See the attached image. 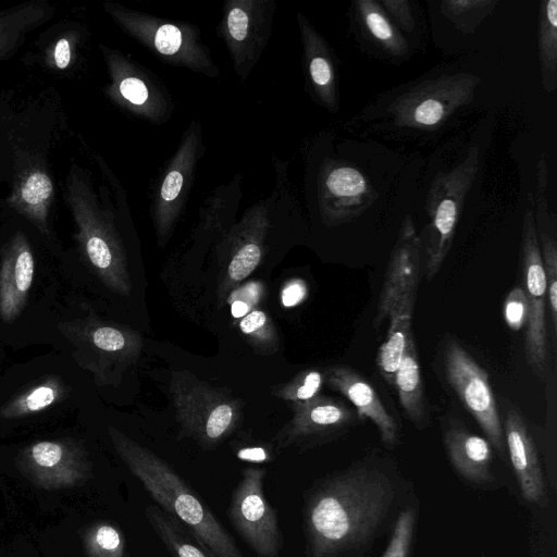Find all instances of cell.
Returning <instances> with one entry per match:
<instances>
[{"mask_svg": "<svg viewBox=\"0 0 557 557\" xmlns=\"http://www.w3.org/2000/svg\"><path fill=\"white\" fill-rule=\"evenodd\" d=\"M381 471L349 469L314 483L305 495L306 557H349L371 543L393 505Z\"/></svg>", "mask_w": 557, "mask_h": 557, "instance_id": "cell-1", "label": "cell"}, {"mask_svg": "<svg viewBox=\"0 0 557 557\" xmlns=\"http://www.w3.org/2000/svg\"><path fill=\"white\" fill-rule=\"evenodd\" d=\"M108 434L122 461L163 511L216 557H245L207 504L165 460L113 426Z\"/></svg>", "mask_w": 557, "mask_h": 557, "instance_id": "cell-2", "label": "cell"}, {"mask_svg": "<svg viewBox=\"0 0 557 557\" xmlns=\"http://www.w3.org/2000/svg\"><path fill=\"white\" fill-rule=\"evenodd\" d=\"M66 201L76 224L81 251L94 272L111 290L128 296L131 278L112 214L100 207L91 186L75 169L66 178Z\"/></svg>", "mask_w": 557, "mask_h": 557, "instance_id": "cell-3", "label": "cell"}, {"mask_svg": "<svg viewBox=\"0 0 557 557\" xmlns=\"http://www.w3.org/2000/svg\"><path fill=\"white\" fill-rule=\"evenodd\" d=\"M480 163V151L472 147L465 160L448 172L438 173L426 198L429 223L420 237L424 276L431 281L442 268L450 249L460 218Z\"/></svg>", "mask_w": 557, "mask_h": 557, "instance_id": "cell-4", "label": "cell"}, {"mask_svg": "<svg viewBox=\"0 0 557 557\" xmlns=\"http://www.w3.org/2000/svg\"><path fill=\"white\" fill-rule=\"evenodd\" d=\"M479 84L480 78L469 73L419 81L389 101L387 116L397 128L435 131L472 101Z\"/></svg>", "mask_w": 557, "mask_h": 557, "instance_id": "cell-5", "label": "cell"}, {"mask_svg": "<svg viewBox=\"0 0 557 557\" xmlns=\"http://www.w3.org/2000/svg\"><path fill=\"white\" fill-rule=\"evenodd\" d=\"M103 7L125 33L159 54L163 61L210 77L219 74L195 27L165 22L113 2H107Z\"/></svg>", "mask_w": 557, "mask_h": 557, "instance_id": "cell-6", "label": "cell"}, {"mask_svg": "<svg viewBox=\"0 0 557 557\" xmlns=\"http://www.w3.org/2000/svg\"><path fill=\"white\" fill-rule=\"evenodd\" d=\"M171 391L183 429L203 449L214 448L232 432L238 406L230 397L185 373L174 374Z\"/></svg>", "mask_w": 557, "mask_h": 557, "instance_id": "cell-7", "label": "cell"}, {"mask_svg": "<svg viewBox=\"0 0 557 557\" xmlns=\"http://www.w3.org/2000/svg\"><path fill=\"white\" fill-rule=\"evenodd\" d=\"M265 475L263 468H244L232 494L227 517L258 557H280L282 534L276 510L264 495Z\"/></svg>", "mask_w": 557, "mask_h": 557, "instance_id": "cell-8", "label": "cell"}, {"mask_svg": "<svg viewBox=\"0 0 557 557\" xmlns=\"http://www.w3.org/2000/svg\"><path fill=\"white\" fill-rule=\"evenodd\" d=\"M522 272L528 301L524 348L529 366L540 381L548 370L546 324V278L539 246L533 208L528 209L522 225Z\"/></svg>", "mask_w": 557, "mask_h": 557, "instance_id": "cell-9", "label": "cell"}, {"mask_svg": "<svg viewBox=\"0 0 557 557\" xmlns=\"http://www.w3.org/2000/svg\"><path fill=\"white\" fill-rule=\"evenodd\" d=\"M445 370L449 384L467 410L499 453L505 450L503 423L487 372L456 342L445 350Z\"/></svg>", "mask_w": 557, "mask_h": 557, "instance_id": "cell-10", "label": "cell"}, {"mask_svg": "<svg viewBox=\"0 0 557 557\" xmlns=\"http://www.w3.org/2000/svg\"><path fill=\"white\" fill-rule=\"evenodd\" d=\"M17 466L35 485L44 490L82 485L92 472L88 451L73 438L33 443L21 451Z\"/></svg>", "mask_w": 557, "mask_h": 557, "instance_id": "cell-11", "label": "cell"}, {"mask_svg": "<svg viewBox=\"0 0 557 557\" xmlns=\"http://www.w3.org/2000/svg\"><path fill=\"white\" fill-rule=\"evenodd\" d=\"M274 11V1L268 0L226 3L222 35L242 79L250 73L267 45Z\"/></svg>", "mask_w": 557, "mask_h": 557, "instance_id": "cell-12", "label": "cell"}, {"mask_svg": "<svg viewBox=\"0 0 557 557\" xmlns=\"http://www.w3.org/2000/svg\"><path fill=\"white\" fill-rule=\"evenodd\" d=\"M59 329L75 347L77 362L94 373L98 384L104 383L109 362L128 361L140 345L136 334L92 318L62 323Z\"/></svg>", "mask_w": 557, "mask_h": 557, "instance_id": "cell-13", "label": "cell"}, {"mask_svg": "<svg viewBox=\"0 0 557 557\" xmlns=\"http://www.w3.org/2000/svg\"><path fill=\"white\" fill-rule=\"evenodd\" d=\"M202 151L201 127L198 122H193L166 169L153 201L152 219L160 244L174 227Z\"/></svg>", "mask_w": 557, "mask_h": 557, "instance_id": "cell-14", "label": "cell"}, {"mask_svg": "<svg viewBox=\"0 0 557 557\" xmlns=\"http://www.w3.org/2000/svg\"><path fill=\"white\" fill-rule=\"evenodd\" d=\"M374 200V191L357 168L325 160L318 176V203L323 221L337 225L360 215Z\"/></svg>", "mask_w": 557, "mask_h": 557, "instance_id": "cell-15", "label": "cell"}, {"mask_svg": "<svg viewBox=\"0 0 557 557\" xmlns=\"http://www.w3.org/2000/svg\"><path fill=\"white\" fill-rule=\"evenodd\" d=\"M422 268L421 242L410 215H406L391 252L373 327L379 329L399 299L417 293Z\"/></svg>", "mask_w": 557, "mask_h": 557, "instance_id": "cell-16", "label": "cell"}, {"mask_svg": "<svg viewBox=\"0 0 557 557\" xmlns=\"http://www.w3.org/2000/svg\"><path fill=\"white\" fill-rule=\"evenodd\" d=\"M273 196L247 212L226 238L230 260L219 293L224 295L246 278L259 264L270 227V208Z\"/></svg>", "mask_w": 557, "mask_h": 557, "instance_id": "cell-17", "label": "cell"}, {"mask_svg": "<svg viewBox=\"0 0 557 557\" xmlns=\"http://www.w3.org/2000/svg\"><path fill=\"white\" fill-rule=\"evenodd\" d=\"M101 48L111 77L109 95L117 103L127 104L131 111L153 121H160L170 112L169 101L161 97L159 89H152V83L144 72L121 53Z\"/></svg>", "mask_w": 557, "mask_h": 557, "instance_id": "cell-18", "label": "cell"}, {"mask_svg": "<svg viewBox=\"0 0 557 557\" xmlns=\"http://www.w3.org/2000/svg\"><path fill=\"white\" fill-rule=\"evenodd\" d=\"M294 418L276 436L280 448L309 446L314 440L348 425L354 419L352 411L343 403L322 396L294 405Z\"/></svg>", "mask_w": 557, "mask_h": 557, "instance_id": "cell-19", "label": "cell"}, {"mask_svg": "<svg viewBox=\"0 0 557 557\" xmlns=\"http://www.w3.org/2000/svg\"><path fill=\"white\" fill-rule=\"evenodd\" d=\"M35 260L27 237L17 232L4 245L0 262V319L13 322L24 309L33 284Z\"/></svg>", "mask_w": 557, "mask_h": 557, "instance_id": "cell-20", "label": "cell"}, {"mask_svg": "<svg viewBox=\"0 0 557 557\" xmlns=\"http://www.w3.org/2000/svg\"><path fill=\"white\" fill-rule=\"evenodd\" d=\"M505 443L520 486L529 503L540 504L546 496L545 481L534 440L517 410H508L504 422Z\"/></svg>", "mask_w": 557, "mask_h": 557, "instance_id": "cell-21", "label": "cell"}, {"mask_svg": "<svg viewBox=\"0 0 557 557\" xmlns=\"http://www.w3.org/2000/svg\"><path fill=\"white\" fill-rule=\"evenodd\" d=\"M327 384L346 396L356 407L360 419H369L386 445L398 438V426L373 387L356 371L345 366H333L325 371Z\"/></svg>", "mask_w": 557, "mask_h": 557, "instance_id": "cell-22", "label": "cell"}, {"mask_svg": "<svg viewBox=\"0 0 557 557\" xmlns=\"http://www.w3.org/2000/svg\"><path fill=\"white\" fill-rule=\"evenodd\" d=\"M304 44L307 79L317 100L330 112L338 111L336 66L334 55L323 37L307 18L298 14Z\"/></svg>", "mask_w": 557, "mask_h": 557, "instance_id": "cell-23", "label": "cell"}, {"mask_svg": "<svg viewBox=\"0 0 557 557\" xmlns=\"http://www.w3.org/2000/svg\"><path fill=\"white\" fill-rule=\"evenodd\" d=\"M444 444L453 467L463 479L479 485L494 481L492 445L486 438L451 429L445 433Z\"/></svg>", "mask_w": 557, "mask_h": 557, "instance_id": "cell-24", "label": "cell"}, {"mask_svg": "<svg viewBox=\"0 0 557 557\" xmlns=\"http://www.w3.org/2000/svg\"><path fill=\"white\" fill-rule=\"evenodd\" d=\"M52 198L51 178L42 169L33 166L20 175L9 198V203L42 234H47Z\"/></svg>", "mask_w": 557, "mask_h": 557, "instance_id": "cell-25", "label": "cell"}, {"mask_svg": "<svg viewBox=\"0 0 557 557\" xmlns=\"http://www.w3.org/2000/svg\"><path fill=\"white\" fill-rule=\"evenodd\" d=\"M417 293L403 296L389 312V326L385 341L379 348L376 366L383 379L394 387L395 375L409 344L411 321Z\"/></svg>", "mask_w": 557, "mask_h": 557, "instance_id": "cell-26", "label": "cell"}, {"mask_svg": "<svg viewBox=\"0 0 557 557\" xmlns=\"http://www.w3.org/2000/svg\"><path fill=\"white\" fill-rule=\"evenodd\" d=\"M54 8L44 0H32L0 11V61L11 57L27 35L49 21Z\"/></svg>", "mask_w": 557, "mask_h": 557, "instance_id": "cell-27", "label": "cell"}, {"mask_svg": "<svg viewBox=\"0 0 557 557\" xmlns=\"http://www.w3.org/2000/svg\"><path fill=\"white\" fill-rule=\"evenodd\" d=\"M355 12L366 39L384 53L399 58L408 52V41L379 1L357 0Z\"/></svg>", "mask_w": 557, "mask_h": 557, "instance_id": "cell-28", "label": "cell"}, {"mask_svg": "<svg viewBox=\"0 0 557 557\" xmlns=\"http://www.w3.org/2000/svg\"><path fill=\"white\" fill-rule=\"evenodd\" d=\"M145 516L172 557H216L185 527L159 506H147Z\"/></svg>", "mask_w": 557, "mask_h": 557, "instance_id": "cell-29", "label": "cell"}, {"mask_svg": "<svg viewBox=\"0 0 557 557\" xmlns=\"http://www.w3.org/2000/svg\"><path fill=\"white\" fill-rule=\"evenodd\" d=\"M399 403L407 417L420 426L425 419V401L417 348L411 337L395 375Z\"/></svg>", "mask_w": 557, "mask_h": 557, "instance_id": "cell-30", "label": "cell"}, {"mask_svg": "<svg viewBox=\"0 0 557 557\" xmlns=\"http://www.w3.org/2000/svg\"><path fill=\"white\" fill-rule=\"evenodd\" d=\"M539 57L542 86L553 92L557 87V0L543 1L540 8Z\"/></svg>", "mask_w": 557, "mask_h": 557, "instance_id": "cell-31", "label": "cell"}, {"mask_svg": "<svg viewBox=\"0 0 557 557\" xmlns=\"http://www.w3.org/2000/svg\"><path fill=\"white\" fill-rule=\"evenodd\" d=\"M65 392L61 379L47 377L7 403L0 409V417L16 419L38 413L59 403L65 396Z\"/></svg>", "mask_w": 557, "mask_h": 557, "instance_id": "cell-32", "label": "cell"}, {"mask_svg": "<svg viewBox=\"0 0 557 557\" xmlns=\"http://www.w3.org/2000/svg\"><path fill=\"white\" fill-rule=\"evenodd\" d=\"M555 220H540L535 222V226L546 278L548 317L555 338L557 329V243L555 237L547 232L549 223Z\"/></svg>", "mask_w": 557, "mask_h": 557, "instance_id": "cell-33", "label": "cell"}, {"mask_svg": "<svg viewBox=\"0 0 557 557\" xmlns=\"http://www.w3.org/2000/svg\"><path fill=\"white\" fill-rule=\"evenodd\" d=\"M83 539L88 557H127L124 534L112 522L98 521L90 524Z\"/></svg>", "mask_w": 557, "mask_h": 557, "instance_id": "cell-34", "label": "cell"}, {"mask_svg": "<svg viewBox=\"0 0 557 557\" xmlns=\"http://www.w3.org/2000/svg\"><path fill=\"white\" fill-rule=\"evenodd\" d=\"M498 2L495 0H446L442 13L463 33H473Z\"/></svg>", "mask_w": 557, "mask_h": 557, "instance_id": "cell-35", "label": "cell"}, {"mask_svg": "<svg viewBox=\"0 0 557 557\" xmlns=\"http://www.w3.org/2000/svg\"><path fill=\"white\" fill-rule=\"evenodd\" d=\"M416 525L413 508L401 510L396 519L393 534L382 557H410Z\"/></svg>", "mask_w": 557, "mask_h": 557, "instance_id": "cell-36", "label": "cell"}, {"mask_svg": "<svg viewBox=\"0 0 557 557\" xmlns=\"http://www.w3.org/2000/svg\"><path fill=\"white\" fill-rule=\"evenodd\" d=\"M322 382L323 375L319 371H306L283 387L280 396L292 400L294 405H299L318 396Z\"/></svg>", "mask_w": 557, "mask_h": 557, "instance_id": "cell-37", "label": "cell"}, {"mask_svg": "<svg viewBox=\"0 0 557 557\" xmlns=\"http://www.w3.org/2000/svg\"><path fill=\"white\" fill-rule=\"evenodd\" d=\"M239 327L252 343L259 346H273L277 343L274 326L263 311L252 310L248 312L242 319Z\"/></svg>", "mask_w": 557, "mask_h": 557, "instance_id": "cell-38", "label": "cell"}, {"mask_svg": "<svg viewBox=\"0 0 557 557\" xmlns=\"http://www.w3.org/2000/svg\"><path fill=\"white\" fill-rule=\"evenodd\" d=\"M528 315V301L522 287L510 290L504 304V318L508 327L519 331L525 325Z\"/></svg>", "mask_w": 557, "mask_h": 557, "instance_id": "cell-39", "label": "cell"}, {"mask_svg": "<svg viewBox=\"0 0 557 557\" xmlns=\"http://www.w3.org/2000/svg\"><path fill=\"white\" fill-rule=\"evenodd\" d=\"M389 18L394 20L404 30L412 32L416 23L409 1L383 0L379 1Z\"/></svg>", "mask_w": 557, "mask_h": 557, "instance_id": "cell-40", "label": "cell"}, {"mask_svg": "<svg viewBox=\"0 0 557 557\" xmlns=\"http://www.w3.org/2000/svg\"><path fill=\"white\" fill-rule=\"evenodd\" d=\"M73 55V44L69 37L60 38L53 48V63L57 69L65 70L69 67Z\"/></svg>", "mask_w": 557, "mask_h": 557, "instance_id": "cell-41", "label": "cell"}, {"mask_svg": "<svg viewBox=\"0 0 557 557\" xmlns=\"http://www.w3.org/2000/svg\"><path fill=\"white\" fill-rule=\"evenodd\" d=\"M307 295V287L304 281L294 280L289 282L282 292V304L285 307H294L301 302Z\"/></svg>", "mask_w": 557, "mask_h": 557, "instance_id": "cell-42", "label": "cell"}, {"mask_svg": "<svg viewBox=\"0 0 557 557\" xmlns=\"http://www.w3.org/2000/svg\"><path fill=\"white\" fill-rule=\"evenodd\" d=\"M237 457L245 461L264 462L269 459V454L263 447L255 446L239 449Z\"/></svg>", "mask_w": 557, "mask_h": 557, "instance_id": "cell-43", "label": "cell"}, {"mask_svg": "<svg viewBox=\"0 0 557 557\" xmlns=\"http://www.w3.org/2000/svg\"><path fill=\"white\" fill-rule=\"evenodd\" d=\"M259 292H260L259 287L256 283H250L249 285L247 284L239 290L235 292V294H238V295L240 294L243 297V298H239L236 300H242L249 306L248 300H251V302L255 304V301L258 299Z\"/></svg>", "mask_w": 557, "mask_h": 557, "instance_id": "cell-44", "label": "cell"}, {"mask_svg": "<svg viewBox=\"0 0 557 557\" xmlns=\"http://www.w3.org/2000/svg\"><path fill=\"white\" fill-rule=\"evenodd\" d=\"M250 307L242 300H233L231 313L234 318H244L249 312Z\"/></svg>", "mask_w": 557, "mask_h": 557, "instance_id": "cell-45", "label": "cell"}]
</instances>
